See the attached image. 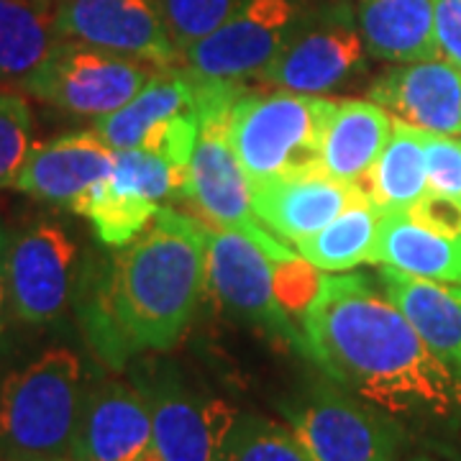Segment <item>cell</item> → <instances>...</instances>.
I'll return each mask as SVG.
<instances>
[{
	"instance_id": "f1b7e54d",
	"label": "cell",
	"mask_w": 461,
	"mask_h": 461,
	"mask_svg": "<svg viewBox=\"0 0 461 461\" xmlns=\"http://www.w3.org/2000/svg\"><path fill=\"white\" fill-rule=\"evenodd\" d=\"M241 3L244 0H159L169 36L180 54L215 32Z\"/></svg>"
},
{
	"instance_id": "8992f818",
	"label": "cell",
	"mask_w": 461,
	"mask_h": 461,
	"mask_svg": "<svg viewBox=\"0 0 461 461\" xmlns=\"http://www.w3.org/2000/svg\"><path fill=\"white\" fill-rule=\"evenodd\" d=\"M311 461H400L408 433L390 412L339 387H313L285 408Z\"/></svg>"
},
{
	"instance_id": "836d02e7",
	"label": "cell",
	"mask_w": 461,
	"mask_h": 461,
	"mask_svg": "<svg viewBox=\"0 0 461 461\" xmlns=\"http://www.w3.org/2000/svg\"><path fill=\"white\" fill-rule=\"evenodd\" d=\"M8 239H11V233L5 229H0V333H3L5 313H8V305H11V293H8V267H5Z\"/></svg>"
},
{
	"instance_id": "9c48e42d",
	"label": "cell",
	"mask_w": 461,
	"mask_h": 461,
	"mask_svg": "<svg viewBox=\"0 0 461 461\" xmlns=\"http://www.w3.org/2000/svg\"><path fill=\"white\" fill-rule=\"evenodd\" d=\"M275 259L251 236L236 229L208 226L205 277L223 308L262 329L275 341L308 357L303 330H297L277 293Z\"/></svg>"
},
{
	"instance_id": "83f0119b",
	"label": "cell",
	"mask_w": 461,
	"mask_h": 461,
	"mask_svg": "<svg viewBox=\"0 0 461 461\" xmlns=\"http://www.w3.org/2000/svg\"><path fill=\"white\" fill-rule=\"evenodd\" d=\"M223 461H311L290 426L262 415L239 412Z\"/></svg>"
},
{
	"instance_id": "1f68e13d",
	"label": "cell",
	"mask_w": 461,
	"mask_h": 461,
	"mask_svg": "<svg viewBox=\"0 0 461 461\" xmlns=\"http://www.w3.org/2000/svg\"><path fill=\"white\" fill-rule=\"evenodd\" d=\"M433 32L438 57L461 69V0H433Z\"/></svg>"
},
{
	"instance_id": "3957f363",
	"label": "cell",
	"mask_w": 461,
	"mask_h": 461,
	"mask_svg": "<svg viewBox=\"0 0 461 461\" xmlns=\"http://www.w3.org/2000/svg\"><path fill=\"white\" fill-rule=\"evenodd\" d=\"M83 359L50 346L0 377V461H39L72 454L83 412Z\"/></svg>"
},
{
	"instance_id": "2e32d148",
	"label": "cell",
	"mask_w": 461,
	"mask_h": 461,
	"mask_svg": "<svg viewBox=\"0 0 461 461\" xmlns=\"http://www.w3.org/2000/svg\"><path fill=\"white\" fill-rule=\"evenodd\" d=\"M366 98L420 131L461 136V69L444 57L393 67L372 83Z\"/></svg>"
},
{
	"instance_id": "4dcf8cb0",
	"label": "cell",
	"mask_w": 461,
	"mask_h": 461,
	"mask_svg": "<svg viewBox=\"0 0 461 461\" xmlns=\"http://www.w3.org/2000/svg\"><path fill=\"white\" fill-rule=\"evenodd\" d=\"M429 193L461 200V139L426 131Z\"/></svg>"
},
{
	"instance_id": "7c38bea8",
	"label": "cell",
	"mask_w": 461,
	"mask_h": 461,
	"mask_svg": "<svg viewBox=\"0 0 461 461\" xmlns=\"http://www.w3.org/2000/svg\"><path fill=\"white\" fill-rule=\"evenodd\" d=\"M54 23L65 41L115 51L154 69L182 65L159 0H57Z\"/></svg>"
},
{
	"instance_id": "8fae6325",
	"label": "cell",
	"mask_w": 461,
	"mask_h": 461,
	"mask_svg": "<svg viewBox=\"0 0 461 461\" xmlns=\"http://www.w3.org/2000/svg\"><path fill=\"white\" fill-rule=\"evenodd\" d=\"M8 293L18 321L47 326L65 315L75 293L77 247L62 223L36 218L8 239Z\"/></svg>"
},
{
	"instance_id": "ba28073f",
	"label": "cell",
	"mask_w": 461,
	"mask_h": 461,
	"mask_svg": "<svg viewBox=\"0 0 461 461\" xmlns=\"http://www.w3.org/2000/svg\"><path fill=\"white\" fill-rule=\"evenodd\" d=\"M366 44L346 5L300 14L280 54L257 75V83L285 93L323 95L364 69Z\"/></svg>"
},
{
	"instance_id": "d6986e66",
	"label": "cell",
	"mask_w": 461,
	"mask_h": 461,
	"mask_svg": "<svg viewBox=\"0 0 461 461\" xmlns=\"http://www.w3.org/2000/svg\"><path fill=\"white\" fill-rule=\"evenodd\" d=\"M393 129L395 118L375 100H339L326 126L321 149L323 175L333 180L362 185L382 157Z\"/></svg>"
},
{
	"instance_id": "4fadbf2b",
	"label": "cell",
	"mask_w": 461,
	"mask_h": 461,
	"mask_svg": "<svg viewBox=\"0 0 461 461\" xmlns=\"http://www.w3.org/2000/svg\"><path fill=\"white\" fill-rule=\"evenodd\" d=\"M147 395L159 461H223L239 412L221 397L200 395L175 375L159 372L139 384Z\"/></svg>"
},
{
	"instance_id": "603a6c76",
	"label": "cell",
	"mask_w": 461,
	"mask_h": 461,
	"mask_svg": "<svg viewBox=\"0 0 461 461\" xmlns=\"http://www.w3.org/2000/svg\"><path fill=\"white\" fill-rule=\"evenodd\" d=\"M359 187L382 213H411L429 193L426 131L395 118L387 147Z\"/></svg>"
},
{
	"instance_id": "484cf974",
	"label": "cell",
	"mask_w": 461,
	"mask_h": 461,
	"mask_svg": "<svg viewBox=\"0 0 461 461\" xmlns=\"http://www.w3.org/2000/svg\"><path fill=\"white\" fill-rule=\"evenodd\" d=\"M159 208L162 205H157L151 200L118 190L105 177L72 208V213L85 215L100 241L105 247L118 249L131 244L133 239L154 221Z\"/></svg>"
},
{
	"instance_id": "d6a6232c",
	"label": "cell",
	"mask_w": 461,
	"mask_h": 461,
	"mask_svg": "<svg viewBox=\"0 0 461 461\" xmlns=\"http://www.w3.org/2000/svg\"><path fill=\"white\" fill-rule=\"evenodd\" d=\"M408 215L426 229L441 230V233H461V200L456 198L426 193Z\"/></svg>"
},
{
	"instance_id": "7402d4cb",
	"label": "cell",
	"mask_w": 461,
	"mask_h": 461,
	"mask_svg": "<svg viewBox=\"0 0 461 461\" xmlns=\"http://www.w3.org/2000/svg\"><path fill=\"white\" fill-rule=\"evenodd\" d=\"M195 108L198 95L193 77L182 67L162 69L123 108L95 118L93 129L113 149H136L157 123Z\"/></svg>"
},
{
	"instance_id": "e575fe53",
	"label": "cell",
	"mask_w": 461,
	"mask_h": 461,
	"mask_svg": "<svg viewBox=\"0 0 461 461\" xmlns=\"http://www.w3.org/2000/svg\"><path fill=\"white\" fill-rule=\"evenodd\" d=\"M39 461H83V459H77L75 454H62V456H51V459H39Z\"/></svg>"
},
{
	"instance_id": "d4e9b609",
	"label": "cell",
	"mask_w": 461,
	"mask_h": 461,
	"mask_svg": "<svg viewBox=\"0 0 461 461\" xmlns=\"http://www.w3.org/2000/svg\"><path fill=\"white\" fill-rule=\"evenodd\" d=\"M382 215L384 213L369 200V195H364L354 205H348L336 221H330L326 229L295 244V251L321 272H351L372 259Z\"/></svg>"
},
{
	"instance_id": "ffe728a7",
	"label": "cell",
	"mask_w": 461,
	"mask_h": 461,
	"mask_svg": "<svg viewBox=\"0 0 461 461\" xmlns=\"http://www.w3.org/2000/svg\"><path fill=\"white\" fill-rule=\"evenodd\" d=\"M369 264L405 275L461 285V233H441L415 223L408 213H384Z\"/></svg>"
},
{
	"instance_id": "d590c367",
	"label": "cell",
	"mask_w": 461,
	"mask_h": 461,
	"mask_svg": "<svg viewBox=\"0 0 461 461\" xmlns=\"http://www.w3.org/2000/svg\"><path fill=\"white\" fill-rule=\"evenodd\" d=\"M412 461H436V459H429V456H418V459H412Z\"/></svg>"
},
{
	"instance_id": "5b68a950",
	"label": "cell",
	"mask_w": 461,
	"mask_h": 461,
	"mask_svg": "<svg viewBox=\"0 0 461 461\" xmlns=\"http://www.w3.org/2000/svg\"><path fill=\"white\" fill-rule=\"evenodd\" d=\"M339 100L275 90L241 95L230 111L229 139L251 187L321 169V149Z\"/></svg>"
},
{
	"instance_id": "e0dca14e",
	"label": "cell",
	"mask_w": 461,
	"mask_h": 461,
	"mask_svg": "<svg viewBox=\"0 0 461 461\" xmlns=\"http://www.w3.org/2000/svg\"><path fill=\"white\" fill-rule=\"evenodd\" d=\"M359 185L333 180L323 172L262 182L251 187V205L264 229L280 241L300 244L326 229L348 205L362 200Z\"/></svg>"
},
{
	"instance_id": "4316f807",
	"label": "cell",
	"mask_w": 461,
	"mask_h": 461,
	"mask_svg": "<svg viewBox=\"0 0 461 461\" xmlns=\"http://www.w3.org/2000/svg\"><path fill=\"white\" fill-rule=\"evenodd\" d=\"M108 182L157 205L187 198V169L147 149H115Z\"/></svg>"
},
{
	"instance_id": "5bb4252c",
	"label": "cell",
	"mask_w": 461,
	"mask_h": 461,
	"mask_svg": "<svg viewBox=\"0 0 461 461\" xmlns=\"http://www.w3.org/2000/svg\"><path fill=\"white\" fill-rule=\"evenodd\" d=\"M154 444L151 411L139 384L123 379H93L72 454L83 461H141Z\"/></svg>"
},
{
	"instance_id": "9a60e30c",
	"label": "cell",
	"mask_w": 461,
	"mask_h": 461,
	"mask_svg": "<svg viewBox=\"0 0 461 461\" xmlns=\"http://www.w3.org/2000/svg\"><path fill=\"white\" fill-rule=\"evenodd\" d=\"M115 149L93 131H75L36 144L18 172L14 190L69 211L113 169Z\"/></svg>"
},
{
	"instance_id": "277c9868",
	"label": "cell",
	"mask_w": 461,
	"mask_h": 461,
	"mask_svg": "<svg viewBox=\"0 0 461 461\" xmlns=\"http://www.w3.org/2000/svg\"><path fill=\"white\" fill-rule=\"evenodd\" d=\"M193 85L198 95L200 133L187 167L185 200H190L211 226L236 229L251 236L277 264L295 262L300 254L290 251L275 233H269L259 223L251 205V182L230 147V111L236 100L244 95V87L205 83L198 77H193Z\"/></svg>"
},
{
	"instance_id": "7a4b0ae2",
	"label": "cell",
	"mask_w": 461,
	"mask_h": 461,
	"mask_svg": "<svg viewBox=\"0 0 461 461\" xmlns=\"http://www.w3.org/2000/svg\"><path fill=\"white\" fill-rule=\"evenodd\" d=\"M208 226L159 208L131 244L90 269L80 285V321L103 362L123 369L136 354L177 346L198 311Z\"/></svg>"
},
{
	"instance_id": "52a82bcc",
	"label": "cell",
	"mask_w": 461,
	"mask_h": 461,
	"mask_svg": "<svg viewBox=\"0 0 461 461\" xmlns=\"http://www.w3.org/2000/svg\"><path fill=\"white\" fill-rule=\"evenodd\" d=\"M157 72L162 69L131 57L62 39L21 87L67 113L103 118L123 108Z\"/></svg>"
},
{
	"instance_id": "44dd1931",
	"label": "cell",
	"mask_w": 461,
	"mask_h": 461,
	"mask_svg": "<svg viewBox=\"0 0 461 461\" xmlns=\"http://www.w3.org/2000/svg\"><path fill=\"white\" fill-rule=\"evenodd\" d=\"M357 23L366 51L382 62H418L438 57L433 0H359Z\"/></svg>"
},
{
	"instance_id": "f546056e",
	"label": "cell",
	"mask_w": 461,
	"mask_h": 461,
	"mask_svg": "<svg viewBox=\"0 0 461 461\" xmlns=\"http://www.w3.org/2000/svg\"><path fill=\"white\" fill-rule=\"evenodd\" d=\"M33 118L29 103L16 93L0 90V190L14 187L32 144Z\"/></svg>"
},
{
	"instance_id": "30bf717a",
	"label": "cell",
	"mask_w": 461,
	"mask_h": 461,
	"mask_svg": "<svg viewBox=\"0 0 461 461\" xmlns=\"http://www.w3.org/2000/svg\"><path fill=\"white\" fill-rule=\"evenodd\" d=\"M303 5L297 0H244L215 32L182 51V69L205 83L244 87L280 54Z\"/></svg>"
},
{
	"instance_id": "ac0fdd59",
	"label": "cell",
	"mask_w": 461,
	"mask_h": 461,
	"mask_svg": "<svg viewBox=\"0 0 461 461\" xmlns=\"http://www.w3.org/2000/svg\"><path fill=\"white\" fill-rule=\"evenodd\" d=\"M379 282L423 341L461 377V285L415 277L382 264Z\"/></svg>"
},
{
	"instance_id": "cb8c5ba5",
	"label": "cell",
	"mask_w": 461,
	"mask_h": 461,
	"mask_svg": "<svg viewBox=\"0 0 461 461\" xmlns=\"http://www.w3.org/2000/svg\"><path fill=\"white\" fill-rule=\"evenodd\" d=\"M59 41L50 0H0V80H23Z\"/></svg>"
},
{
	"instance_id": "6da1fadb",
	"label": "cell",
	"mask_w": 461,
	"mask_h": 461,
	"mask_svg": "<svg viewBox=\"0 0 461 461\" xmlns=\"http://www.w3.org/2000/svg\"><path fill=\"white\" fill-rule=\"evenodd\" d=\"M308 357L336 384L393 418H461V377L362 275H321L300 315Z\"/></svg>"
}]
</instances>
